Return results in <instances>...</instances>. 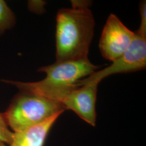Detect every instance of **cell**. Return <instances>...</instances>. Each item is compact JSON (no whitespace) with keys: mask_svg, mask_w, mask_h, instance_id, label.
<instances>
[{"mask_svg":"<svg viewBox=\"0 0 146 146\" xmlns=\"http://www.w3.org/2000/svg\"><path fill=\"white\" fill-rule=\"evenodd\" d=\"M71 8L58 11L56 26V61L88 58L95 20L87 1H71Z\"/></svg>","mask_w":146,"mask_h":146,"instance_id":"obj_1","label":"cell"},{"mask_svg":"<svg viewBox=\"0 0 146 146\" xmlns=\"http://www.w3.org/2000/svg\"><path fill=\"white\" fill-rule=\"evenodd\" d=\"M99 68L88 58L60 61L39 68L38 71L46 73L41 81L24 82L13 80H2L16 86L21 92L36 94L61 103L69 91L78 87L80 80L87 78Z\"/></svg>","mask_w":146,"mask_h":146,"instance_id":"obj_2","label":"cell"},{"mask_svg":"<svg viewBox=\"0 0 146 146\" xmlns=\"http://www.w3.org/2000/svg\"><path fill=\"white\" fill-rule=\"evenodd\" d=\"M65 110L61 103L36 94L21 92L4 113L7 123L13 133L38 125Z\"/></svg>","mask_w":146,"mask_h":146,"instance_id":"obj_3","label":"cell"},{"mask_svg":"<svg viewBox=\"0 0 146 146\" xmlns=\"http://www.w3.org/2000/svg\"><path fill=\"white\" fill-rule=\"evenodd\" d=\"M146 67V38L136 32L131 44L120 58L107 68L96 71L86 78L80 80L77 85L99 84L104 78L113 74L134 72L143 70Z\"/></svg>","mask_w":146,"mask_h":146,"instance_id":"obj_4","label":"cell"},{"mask_svg":"<svg viewBox=\"0 0 146 146\" xmlns=\"http://www.w3.org/2000/svg\"><path fill=\"white\" fill-rule=\"evenodd\" d=\"M135 35L115 14H110L104 25L99 42L103 57L113 62L125 52Z\"/></svg>","mask_w":146,"mask_h":146,"instance_id":"obj_5","label":"cell"},{"mask_svg":"<svg viewBox=\"0 0 146 146\" xmlns=\"http://www.w3.org/2000/svg\"><path fill=\"white\" fill-rule=\"evenodd\" d=\"M98 84L90 83L73 89L61 101L65 110H72L92 126H95L96 122L95 106Z\"/></svg>","mask_w":146,"mask_h":146,"instance_id":"obj_6","label":"cell"},{"mask_svg":"<svg viewBox=\"0 0 146 146\" xmlns=\"http://www.w3.org/2000/svg\"><path fill=\"white\" fill-rule=\"evenodd\" d=\"M62 113H57L26 130L14 133L13 140L8 146H44L52 125Z\"/></svg>","mask_w":146,"mask_h":146,"instance_id":"obj_7","label":"cell"},{"mask_svg":"<svg viewBox=\"0 0 146 146\" xmlns=\"http://www.w3.org/2000/svg\"><path fill=\"white\" fill-rule=\"evenodd\" d=\"M15 16L7 3L0 0V34L11 28L15 24Z\"/></svg>","mask_w":146,"mask_h":146,"instance_id":"obj_8","label":"cell"},{"mask_svg":"<svg viewBox=\"0 0 146 146\" xmlns=\"http://www.w3.org/2000/svg\"><path fill=\"white\" fill-rule=\"evenodd\" d=\"M14 133L9 129L4 114L0 113V142L9 145L13 140Z\"/></svg>","mask_w":146,"mask_h":146,"instance_id":"obj_9","label":"cell"},{"mask_svg":"<svg viewBox=\"0 0 146 146\" xmlns=\"http://www.w3.org/2000/svg\"><path fill=\"white\" fill-rule=\"evenodd\" d=\"M140 13L141 17L140 26L138 31H136L141 36L146 38V2L142 1L140 3Z\"/></svg>","mask_w":146,"mask_h":146,"instance_id":"obj_10","label":"cell"},{"mask_svg":"<svg viewBox=\"0 0 146 146\" xmlns=\"http://www.w3.org/2000/svg\"><path fill=\"white\" fill-rule=\"evenodd\" d=\"M44 2L43 1H31L29 3V6L31 11L39 13L44 11Z\"/></svg>","mask_w":146,"mask_h":146,"instance_id":"obj_11","label":"cell"},{"mask_svg":"<svg viewBox=\"0 0 146 146\" xmlns=\"http://www.w3.org/2000/svg\"><path fill=\"white\" fill-rule=\"evenodd\" d=\"M0 146H5V143H2V142H0Z\"/></svg>","mask_w":146,"mask_h":146,"instance_id":"obj_12","label":"cell"}]
</instances>
